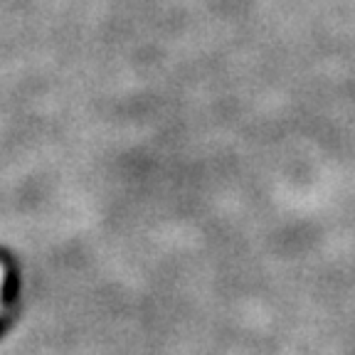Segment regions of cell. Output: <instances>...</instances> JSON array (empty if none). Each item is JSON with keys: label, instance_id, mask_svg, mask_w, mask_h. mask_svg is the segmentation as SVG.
I'll list each match as a JSON object with an SVG mask.
<instances>
[{"label": "cell", "instance_id": "1", "mask_svg": "<svg viewBox=\"0 0 355 355\" xmlns=\"http://www.w3.org/2000/svg\"><path fill=\"white\" fill-rule=\"evenodd\" d=\"M0 284H3V269H0Z\"/></svg>", "mask_w": 355, "mask_h": 355}]
</instances>
